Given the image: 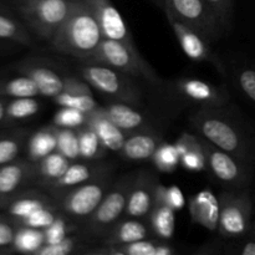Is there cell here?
<instances>
[{
	"instance_id": "obj_24",
	"label": "cell",
	"mask_w": 255,
	"mask_h": 255,
	"mask_svg": "<svg viewBox=\"0 0 255 255\" xmlns=\"http://www.w3.org/2000/svg\"><path fill=\"white\" fill-rule=\"evenodd\" d=\"M151 228L146 226L141 219L126 218L120 219L101 239L102 246H121L133 242L148 239Z\"/></svg>"
},
{
	"instance_id": "obj_44",
	"label": "cell",
	"mask_w": 255,
	"mask_h": 255,
	"mask_svg": "<svg viewBox=\"0 0 255 255\" xmlns=\"http://www.w3.org/2000/svg\"><path fill=\"white\" fill-rule=\"evenodd\" d=\"M181 166L192 172L204 171L207 168V161L203 148L189 151L181 156Z\"/></svg>"
},
{
	"instance_id": "obj_27",
	"label": "cell",
	"mask_w": 255,
	"mask_h": 255,
	"mask_svg": "<svg viewBox=\"0 0 255 255\" xmlns=\"http://www.w3.org/2000/svg\"><path fill=\"white\" fill-rule=\"evenodd\" d=\"M174 209L162 201H156L149 213V228L152 234L161 241H171L176 229Z\"/></svg>"
},
{
	"instance_id": "obj_30",
	"label": "cell",
	"mask_w": 255,
	"mask_h": 255,
	"mask_svg": "<svg viewBox=\"0 0 255 255\" xmlns=\"http://www.w3.org/2000/svg\"><path fill=\"white\" fill-rule=\"evenodd\" d=\"M79 134V148H80V158L86 159V161H96L102 158L106 154V147L100 141L96 132L90 126H85L77 128Z\"/></svg>"
},
{
	"instance_id": "obj_20",
	"label": "cell",
	"mask_w": 255,
	"mask_h": 255,
	"mask_svg": "<svg viewBox=\"0 0 255 255\" xmlns=\"http://www.w3.org/2000/svg\"><path fill=\"white\" fill-rule=\"evenodd\" d=\"M163 142L162 134L153 129L132 132L127 134L122 146L121 154L128 161H146L152 159L157 147Z\"/></svg>"
},
{
	"instance_id": "obj_5",
	"label": "cell",
	"mask_w": 255,
	"mask_h": 255,
	"mask_svg": "<svg viewBox=\"0 0 255 255\" xmlns=\"http://www.w3.org/2000/svg\"><path fill=\"white\" fill-rule=\"evenodd\" d=\"M86 61L106 65L132 77H143L153 84L161 81L154 70L142 59L136 46L116 40L102 39L94 54Z\"/></svg>"
},
{
	"instance_id": "obj_40",
	"label": "cell",
	"mask_w": 255,
	"mask_h": 255,
	"mask_svg": "<svg viewBox=\"0 0 255 255\" xmlns=\"http://www.w3.org/2000/svg\"><path fill=\"white\" fill-rule=\"evenodd\" d=\"M82 242L77 237H67L62 242L56 244H44L34 255H69L75 253Z\"/></svg>"
},
{
	"instance_id": "obj_36",
	"label": "cell",
	"mask_w": 255,
	"mask_h": 255,
	"mask_svg": "<svg viewBox=\"0 0 255 255\" xmlns=\"http://www.w3.org/2000/svg\"><path fill=\"white\" fill-rule=\"evenodd\" d=\"M57 146L56 151L64 154L70 161L80 158L79 134L75 128H61L57 127Z\"/></svg>"
},
{
	"instance_id": "obj_6",
	"label": "cell",
	"mask_w": 255,
	"mask_h": 255,
	"mask_svg": "<svg viewBox=\"0 0 255 255\" xmlns=\"http://www.w3.org/2000/svg\"><path fill=\"white\" fill-rule=\"evenodd\" d=\"M111 172L97 176L64 192L55 199L57 209L67 218L87 219L112 186Z\"/></svg>"
},
{
	"instance_id": "obj_10",
	"label": "cell",
	"mask_w": 255,
	"mask_h": 255,
	"mask_svg": "<svg viewBox=\"0 0 255 255\" xmlns=\"http://www.w3.org/2000/svg\"><path fill=\"white\" fill-rule=\"evenodd\" d=\"M202 148L207 161V168L214 178L229 191H241L246 188L251 179L248 164L233 154L213 146L201 137Z\"/></svg>"
},
{
	"instance_id": "obj_42",
	"label": "cell",
	"mask_w": 255,
	"mask_h": 255,
	"mask_svg": "<svg viewBox=\"0 0 255 255\" xmlns=\"http://www.w3.org/2000/svg\"><path fill=\"white\" fill-rule=\"evenodd\" d=\"M156 201H162L168 204L174 211H181L186 204L184 196L177 186L166 187L159 183L156 192Z\"/></svg>"
},
{
	"instance_id": "obj_32",
	"label": "cell",
	"mask_w": 255,
	"mask_h": 255,
	"mask_svg": "<svg viewBox=\"0 0 255 255\" xmlns=\"http://www.w3.org/2000/svg\"><path fill=\"white\" fill-rule=\"evenodd\" d=\"M40 110V102L35 97H17L6 102L5 125L22 121L36 115Z\"/></svg>"
},
{
	"instance_id": "obj_25",
	"label": "cell",
	"mask_w": 255,
	"mask_h": 255,
	"mask_svg": "<svg viewBox=\"0 0 255 255\" xmlns=\"http://www.w3.org/2000/svg\"><path fill=\"white\" fill-rule=\"evenodd\" d=\"M70 159L60 152H52L45 158L35 163L34 183L46 188L47 186L59 179L70 166Z\"/></svg>"
},
{
	"instance_id": "obj_52",
	"label": "cell",
	"mask_w": 255,
	"mask_h": 255,
	"mask_svg": "<svg viewBox=\"0 0 255 255\" xmlns=\"http://www.w3.org/2000/svg\"><path fill=\"white\" fill-rule=\"evenodd\" d=\"M157 2H159V5H161L162 7H164V2H166V0H157Z\"/></svg>"
},
{
	"instance_id": "obj_38",
	"label": "cell",
	"mask_w": 255,
	"mask_h": 255,
	"mask_svg": "<svg viewBox=\"0 0 255 255\" xmlns=\"http://www.w3.org/2000/svg\"><path fill=\"white\" fill-rule=\"evenodd\" d=\"M57 214H59V209H57L56 206L46 207V208L39 209V211L30 214L26 218L20 219V221L15 222V223H16V226L30 227V228L42 229L44 231L45 228H47L56 219Z\"/></svg>"
},
{
	"instance_id": "obj_18",
	"label": "cell",
	"mask_w": 255,
	"mask_h": 255,
	"mask_svg": "<svg viewBox=\"0 0 255 255\" xmlns=\"http://www.w3.org/2000/svg\"><path fill=\"white\" fill-rule=\"evenodd\" d=\"M34 181L35 163L29 159H15L0 166V196L9 198Z\"/></svg>"
},
{
	"instance_id": "obj_11",
	"label": "cell",
	"mask_w": 255,
	"mask_h": 255,
	"mask_svg": "<svg viewBox=\"0 0 255 255\" xmlns=\"http://www.w3.org/2000/svg\"><path fill=\"white\" fill-rule=\"evenodd\" d=\"M176 99L188 101L199 107H223L229 96L226 90L199 79H181L169 86Z\"/></svg>"
},
{
	"instance_id": "obj_26",
	"label": "cell",
	"mask_w": 255,
	"mask_h": 255,
	"mask_svg": "<svg viewBox=\"0 0 255 255\" xmlns=\"http://www.w3.org/2000/svg\"><path fill=\"white\" fill-rule=\"evenodd\" d=\"M56 131L57 127L52 125L34 132L26 142V159L36 163L52 153L57 146Z\"/></svg>"
},
{
	"instance_id": "obj_37",
	"label": "cell",
	"mask_w": 255,
	"mask_h": 255,
	"mask_svg": "<svg viewBox=\"0 0 255 255\" xmlns=\"http://www.w3.org/2000/svg\"><path fill=\"white\" fill-rule=\"evenodd\" d=\"M87 114L72 107H61L54 116V125L61 128H80L85 126Z\"/></svg>"
},
{
	"instance_id": "obj_1",
	"label": "cell",
	"mask_w": 255,
	"mask_h": 255,
	"mask_svg": "<svg viewBox=\"0 0 255 255\" xmlns=\"http://www.w3.org/2000/svg\"><path fill=\"white\" fill-rule=\"evenodd\" d=\"M101 29L85 0H74L71 11L50 40L57 52L86 61L102 41Z\"/></svg>"
},
{
	"instance_id": "obj_45",
	"label": "cell",
	"mask_w": 255,
	"mask_h": 255,
	"mask_svg": "<svg viewBox=\"0 0 255 255\" xmlns=\"http://www.w3.org/2000/svg\"><path fill=\"white\" fill-rule=\"evenodd\" d=\"M238 84L242 91L247 95V97L255 102V70L254 69H243L239 71Z\"/></svg>"
},
{
	"instance_id": "obj_2",
	"label": "cell",
	"mask_w": 255,
	"mask_h": 255,
	"mask_svg": "<svg viewBox=\"0 0 255 255\" xmlns=\"http://www.w3.org/2000/svg\"><path fill=\"white\" fill-rule=\"evenodd\" d=\"M189 122L202 138L213 146L247 164L253 159V149L246 134L219 107H201L191 115Z\"/></svg>"
},
{
	"instance_id": "obj_41",
	"label": "cell",
	"mask_w": 255,
	"mask_h": 255,
	"mask_svg": "<svg viewBox=\"0 0 255 255\" xmlns=\"http://www.w3.org/2000/svg\"><path fill=\"white\" fill-rule=\"evenodd\" d=\"M218 19L223 31H228L233 19V0H204Z\"/></svg>"
},
{
	"instance_id": "obj_16",
	"label": "cell",
	"mask_w": 255,
	"mask_h": 255,
	"mask_svg": "<svg viewBox=\"0 0 255 255\" xmlns=\"http://www.w3.org/2000/svg\"><path fill=\"white\" fill-rule=\"evenodd\" d=\"M54 102L61 107H72L85 114L99 109V104L94 99L90 85L84 79L75 76L64 77V89L54 97Z\"/></svg>"
},
{
	"instance_id": "obj_3",
	"label": "cell",
	"mask_w": 255,
	"mask_h": 255,
	"mask_svg": "<svg viewBox=\"0 0 255 255\" xmlns=\"http://www.w3.org/2000/svg\"><path fill=\"white\" fill-rule=\"evenodd\" d=\"M133 177L134 173L126 174L112 183L101 203L89 218L85 219L84 233L86 237L102 239L107 232L125 216Z\"/></svg>"
},
{
	"instance_id": "obj_28",
	"label": "cell",
	"mask_w": 255,
	"mask_h": 255,
	"mask_svg": "<svg viewBox=\"0 0 255 255\" xmlns=\"http://www.w3.org/2000/svg\"><path fill=\"white\" fill-rule=\"evenodd\" d=\"M158 241H143L133 242L121 246H102L101 248H95L85 252L92 255H156V249Z\"/></svg>"
},
{
	"instance_id": "obj_50",
	"label": "cell",
	"mask_w": 255,
	"mask_h": 255,
	"mask_svg": "<svg viewBox=\"0 0 255 255\" xmlns=\"http://www.w3.org/2000/svg\"><path fill=\"white\" fill-rule=\"evenodd\" d=\"M6 202H7L6 197L0 196V211H4L5 206H6Z\"/></svg>"
},
{
	"instance_id": "obj_7",
	"label": "cell",
	"mask_w": 255,
	"mask_h": 255,
	"mask_svg": "<svg viewBox=\"0 0 255 255\" xmlns=\"http://www.w3.org/2000/svg\"><path fill=\"white\" fill-rule=\"evenodd\" d=\"M218 232L223 238L239 239L252 227L253 202L247 191H223L219 194Z\"/></svg>"
},
{
	"instance_id": "obj_12",
	"label": "cell",
	"mask_w": 255,
	"mask_h": 255,
	"mask_svg": "<svg viewBox=\"0 0 255 255\" xmlns=\"http://www.w3.org/2000/svg\"><path fill=\"white\" fill-rule=\"evenodd\" d=\"M158 184V178L151 172L139 171L134 173L124 217L136 219L148 217L156 203Z\"/></svg>"
},
{
	"instance_id": "obj_43",
	"label": "cell",
	"mask_w": 255,
	"mask_h": 255,
	"mask_svg": "<svg viewBox=\"0 0 255 255\" xmlns=\"http://www.w3.org/2000/svg\"><path fill=\"white\" fill-rule=\"evenodd\" d=\"M17 226L9 217H0V253L11 252Z\"/></svg>"
},
{
	"instance_id": "obj_46",
	"label": "cell",
	"mask_w": 255,
	"mask_h": 255,
	"mask_svg": "<svg viewBox=\"0 0 255 255\" xmlns=\"http://www.w3.org/2000/svg\"><path fill=\"white\" fill-rule=\"evenodd\" d=\"M174 144H176L179 156H183L187 152L202 148L201 136H196V134L183 132Z\"/></svg>"
},
{
	"instance_id": "obj_51",
	"label": "cell",
	"mask_w": 255,
	"mask_h": 255,
	"mask_svg": "<svg viewBox=\"0 0 255 255\" xmlns=\"http://www.w3.org/2000/svg\"><path fill=\"white\" fill-rule=\"evenodd\" d=\"M249 233H251L252 237H254V238H255V222L252 223V227H251V231H249Z\"/></svg>"
},
{
	"instance_id": "obj_34",
	"label": "cell",
	"mask_w": 255,
	"mask_h": 255,
	"mask_svg": "<svg viewBox=\"0 0 255 255\" xmlns=\"http://www.w3.org/2000/svg\"><path fill=\"white\" fill-rule=\"evenodd\" d=\"M0 39L10 40L21 45H31L32 40L26 27L14 17L0 12Z\"/></svg>"
},
{
	"instance_id": "obj_35",
	"label": "cell",
	"mask_w": 255,
	"mask_h": 255,
	"mask_svg": "<svg viewBox=\"0 0 255 255\" xmlns=\"http://www.w3.org/2000/svg\"><path fill=\"white\" fill-rule=\"evenodd\" d=\"M152 162L158 171L164 173L173 172L177 167L181 166V156L177 151L176 144L161 142L152 156Z\"/></svg>"
},
{
	"instance_id": "obj_8",
	"label": "cell",
	"mask_w": 255,
	"mask_h": 255,
	"mask_svg": "<svg viewBox=\"0 0 255 255\" xmlns=\"http://www.w3.org/2000/svg\"><path fill=\"white\" fill-rule=\"evenodd\" d=\"M74 0H26L20 6L27 26L42 40H51L67 15Z\"/></svg>"
},
{
	"instance_id": "obj_49",
	"label": "cell",
	"mask_w": 255,
	"mask_h": 255,
	"mask_svg": "<svg viewBox=\"0 0 255 255\" xmlns=\"http://www.w3.org/2000/svg\"><path fill=\"white\" fill-rule=\"evenodd\" d=\"M5 114H6V101H4V97H0V124H4Z\"/></svg>"
},
{
	"instance_id": "obj_13",
	"label": "cell",
	"mask_w": 255,
	"mask_h": 255,
	"mask_svg": "<svg viewBox=\"0 0 255 255\" xmlns=\"http://www.w3.org/2000/svg\"><path fill=\"white\" fill-rule=\"evenodd\" d=\"M166 16L174 35H176L179 46L189 59L193 60V61L209 62L218 71L224 72L223 64L218 59V56H216L212 52L211 47H209V41L206 37H203L201 34L194 31L193 29L187 26L182 21H179L178 19H176L169 12H166Z\"/></svg>"
},
{
	"instance_id": "obj_15",
	"label": "cell",
	"mask_w": 255,
	"mask_h": 255,
	"mask_svg": "<svg viewBox=\"0 0 255 255\" xmlns=\"http://www.w3.org/2000/svg\"><path fill=\"white\" fill-rule=\"evenodd\" d=\"M19 74L30 77L36 85L39 95L54 99L64 89V77L54 69L36 60H24L14 66Z\"/></svg>"
},
{
	"instance_id": "obj_17",
	"label": "cell",
	"mask_w": 255,
	"mask_h": 255,
	"mask_svg": "<svg viewBox=\"0 0 255 255\" xmlns=\"http://www.w3.org/2000/svg\"><path fill=\"white\" fill-rule=\"evenodd\" d=\"M111 172V167L109 164L102 163H71L69 168L65 171V173L52 182L50 186L46 187L47 192L54 199L61 196L64 192L80 186L90 179L95 178L97 176Z\"/></svg>"
},
{
	"instance_id": "obj_22",
	"label": "cell",
	"mask_w": 255,
	"mask_h": 255,
	"mask_svg": "<svg viewBox=\"0 0 255 255\" xmlns=\"http://www.w3.org/2000/svg\"><path fill=\"white\" fill-rule=\"evenodd\" d=\"M87 126L91 127L100 141L102 142L106 149L114 152H121L127 134L124 129L114 124L104 111V107L100 106L95 111L87 114Z\"/></svg>"
},
{
	"instance_id": "obj_21",
	"label": "cell",
	"mask_w": 255,
	"mask_h": 255,
	"mask_svg": "<svg viewBox=\"0 0 255 255\" xmlns=\"http://www.w3.org/2000/svg\"><path fill=\"white\" fill-rule=\"evenodd\" d=\"M192 222L208 231H218L219 198L211 189H203L189 201Z\"/></svg>"
},
{
	"instance_id": "obj_29",
	"label": "cell",
	"mask_w": 255,
	"mask_h": 255,
	"mask_svg": "<svg viewBox=\"0 0 255 255\" xmlns=\"http://www.w3.org/2000/svg\"><path fill=\"white\" fill-rule=\"evenodd\" d=\"M45 244V234L42 229L17 226L11 252L22 254H35Z\"/></svg>"
},
{
	"instance_id": "obj_47",
	"label": "cell",
	"mask_w": 255,
	"mask_h": 255,
	"mask_svg": "<svg viewBox=\"0 0 255 255\" xmlns=\"http://www.w3.org/2000/svg\"><path fill=\"white\" fill-rule=\"evenodd\" d=\"M242 242L238 244L233 253L239 255H255V238L248 233L247 236L242 237Z\"/></svg>"
},
{
	"instance_id": "obj_48",
	"label": "cell",
	"mask_w": 255,
	"mask_h": 255,
	"mask_svg": "<svg viewBox=\"0 0 255 255\" xmlns=\"http://www.w3.org/2000/svg\"><path fill=\"white\" fill-rule=\"evenodd\" d=\"M176 253V248L173 246H171L168 243V241H161V239H158L156 255H174Z\"/></svg>"
},
{
	"instance_id": "obj_39",
	"label": "cell",
	"mask_w": 255,
	"mask_h": 255,
	"mask_svg": "<svg viewBox=\"0 0 255 255\" xmlns=\"http://www.w3.org/2000/svg\"><path fill=\"white\" fill-rule=\"evenodd\" d=\"M70 233V224L65 214H57L56 219L44 229L45 244H56L67 238Z\"/></svg>"
},
{
	"instance_id": "obj_4",
	"label": "cell",
	"mask_w": 255,
	"mask_h": 255,
	"mask_svg": "<svg viewBox=\"0 0 255 255\" xmlns=\"http://www.w3.org/2000/svg\"><path fill=\"white\" fill-rule=\"evenodd\" d=\"M82 79L97 91L120 102L138 105L142 92L132 76L96 62L82 61L80 67Z\"/></svg>"
},
{
	"instance_id": "obj_14",
	"label": "cell",
	"mask_w": 255,
	"mask_h": 255,
	"mask_svg": "<svg viewBox=\"0 0 255 255\" xmlns=\"http://www.w3.org/2000/svg\"><path fill=\"white\" fill-rule=\"evenodd\" d=\"M94 12L104 39L116 40L134 46L128 26L111 0H85Z\"/></svg>"
},
{
	"instance_id": "obj_9",
	"label": "cell",
	"mask_w": 255,
	"mask_h": 255,
	"mask_svg": "<svg viewBox=\"0 0 255 255\" xmlns=\"http://www.w3.org/2000/svg\"><path fill=\"white\" fill-rule=\"evenodd\" d=\"M164 11L206 37L216 41L223 34L221 24L204 0H166Z\"/></svg>"
},
{
	"instance_id": "obj_31",
	"label": "cell",
	"mask_w": 255,
	"mask_h": 255,
	"mask_svg": "<svg viewBox=\"0 0 255 255\" xmlns=\"http://www.w3.org/2000/svg\"><path fill=\"white\" fill-rule=\"evenodd\" d=\"M39 95L36 85L30 77L20 74V76L10 79H0V97H35Z\"/></svg>"
},
{
	"instance_id": "obj_19",
	"label": "cell",
	"mask_w": 255,
	"mask_h": 255,
	"mask_svg": "<svg viewBox=\"0 0 255 255\" xmlns=\"http://www.w3.org/2000/svg\"><path fill=\"white\" fill-rule=\"evenodd\" d=\"M54 206H56V202L52 197H50V194L30 189V191H20L19 193L9 197L4 211L9 218L17 222L26 218L39 209Z\"/></svg>"
},
{
	"instance_id": "obj_33",
	"label": "cell",
	"mask_w": 255,
	"mask_h": 255,
	"mask_svg": "<svg viewBox=\"0 0 255 255\" xmlns=\"http://www.w3.org/2000/svg\"><path fill=\"white\" fill-rule=\"evenodd\" d=\"M26 141V132L15 131L0 134V166L15 161Z\"/></svg>"
},
{
	"instance_id": "obj_23",
	"label": "cell",
	"mask_w": 255,
	"mask_h": 255,
	"mask_svg": "<svg viewBox=\"0 0 255 255\" xmlns=\"http://www.w3.org/2000/svg\"><path fill=\"white\" fill-rule=\"evenodd\" d=\"M104 111L109 119L126 133L149 129V119L137 109L136 105L117 101L105 106Z\"/></svg>"
}]
</instances>
